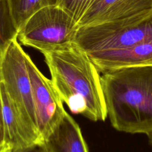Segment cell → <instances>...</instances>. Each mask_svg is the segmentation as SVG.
<instances>
[{
    "label": "cell",
    "instance_id": "cell-1",
    "mask_svg": "<svg viewBox=\"0 0 152 152\" xmlns=\"http://www.w3.org/2000/svg\"><path fill=\"white\" fill-rule=\"evenodd\" d=\"M42 53L52 84L69 110L94 122L105 121L101 75L89 55L75 42Z\"/></svg>",
    "mask_w": 152,
    "mask_h": 152
},
{
    "label": "cell",
    "instance_id": "cell-2",
    "mask_svg": "<svg viewBox=\"0 0 152 152\" xmlns=\"http://www.w3.org/2000/svg\"><path fill=\"white\" fill-rule=\"evenodd\" d=\"M107 115L116 130L152 132V65L126 67L102 72Z\"/></svg>",
    "mask_w": 152,
    "mask_h": 152
},
{
    "label": "cell",
    "instance_id": "cell-3",
    "mask_svg": "<svg viewBox=\"0 0 152 152\" xmlns=\"http://www.w3.org/2000/svg\"><path fill=\"white\" fill-rule=\"evenodd\" d=\"M18 36L0 50V82L35 142L43 141L39 132L27 58Z\"/></svg>",
    "mask_w": 152,
    "mask_h": 152
},
{
    "label": "cell",
    "instance_id": "cell-4",
    "mask_svg": "<svg viewBox=\"0 0 152 152\" xmlns=\"http://www.w3.org/2000/svg\"><path fill=\"white\" fill-rule=\"evenodd\" d=\"M78 23L59 5L43 7L33 14L18 31L21 45L41 53L75 42Z\"/></svg>",
    "mask_w": 152,
    "mask_h": 152
},
{
    "label": "cell",
    "instance_id": "cell-5",
    "mask_svg": "<svg viewBox=\"0 0 152 152\" xmlns=\"http://www.w3.org/2000/svg\"><path fill=\"white\" fill-rule=\"evenodd\" d=\"M75 42L87 54L152 42V15L135 24L111 21L79 27Z\"/></svg>",
    "mask_w": 152,
    "mask_h": 152
},
{
    "label": "cell",
    "instance_id": "cell-6",
    "mask_svg": "<svg viewBox=\"0 0 152 152\" xmlns=\"http://www.w3.org/2000/svg\"><path fill=\"white\" fill-rule=\"evenodd\" d=\"M27 65L39 132L43 141L60 121L65 110L51 80L41 72L30 56Z\"/></svg>",
    "mask_w": 152,
    "mask_h": 152
},
{
    "label": "cell",
    "instance_id": "cell-7",
    "mask_svg": "<svg viewBox=\"0 0 152 152\" xmlns=\"http://www.w3.org/2000/svg\"><path fill=\"white\" fill-rule=\"evenodd\" d=\"M152 15V0H97L78 23L79 27L111 21L137 24Z\"/></svg>",
    "mask_w": 152,
    "mask_h": 152
},
{
    "label": "cell",
    "instance_id": "cell-8",
    "mask_svg": "<svg viewBox=\"0 0 152 152\" xmlns=\"http://www.w3.org/2000/svg\"><path fill=\"white\" fill-rule=\"evenodd\" d=\"M0 152L35 143L16 110L4 84L0 82Z\"/></svg>",
    "mask_w": 152,
    "mask_h": 152
},
{
    "label": "cell",
    "instance_id": "cell-9",
    "mask_svg": "<svg viewBox=\"0 0 152 152\" xmlns=\"http://www.w3.org/2000/svg\"><path fill=\"white\" fill-rule=\"evenodd\" d=\"M94 64L103 72L132 66L152 65V42L132 47L88 54Z\"/></svg>",
    "mask_w": 152,
    "mask_h": 152
},
{
    "label": "cell",
    "instance_id": "cell-10",
    "mask_svg": "<svg viewBox=\"0 0 152 152\" xmlns=\"http://www.w3.org/2000/svg\"><path fill=\"white\" fill-rule=\"evenodd\" d=\"M43 142L48 152H88L80 126L66 111Z\"/></svg>",
    "mask_w": 152,
    "mask_h": 152
},
{
    "label": "cell",
    "instance_id": "cell-11",
    "mask_svg": "<svg viewBox=\"0 0 152 152\" xmlns=\"http://www.w3.org/2000/svg\"><path fill=\"white\" fill-rule=\"evenodd\" d=\"M11 16L18 31L36 11L46 6L58 5L60 0H6Z\"/></svg>",
    "mask_w": 152,
    "mask_h": 152
},
{
    "label": "cell",
    "instance_id": "cell-12",
    "mask_svg": "<svg viewBox=\"0 0 152 152\" xmlns=\"http://www.w3.org/2000/svg\"><path fill=\"white\" fill-rule=\"evenodd\" d=\"M1 45L0 50L4 49L14 37L18 36L16 29L6 0H1Z\"/></svg>",
    "mask_w": 152,
    "mask_h": 152
},
{
    "label": "cell",
    "instance_id": "cell-13",
    "mask_svg": "<svg viewBox=\"0 0 152 152\" xmlns=\"http://www.w3.org/2000/svg\"><path fill=\"white\" fill-rule=\"evenodd\" d=\"M97 0H60L59 5L78 23Z\"/></svg>",
    "mask_w": 152,
    "mask_h": 152
},
{
    "label": "cell",
    "instance_id": "cell-14",
    "mask_svg": "<svg viewBox=\"0 0 152 152\" xmlns=\"http://www.w3.org/2000/svg\"><path fill=\"white\" fill-rule=\"evenodd\" d=\"M9 152H48L43 141L33 143L13 149Z\"/></svg>",
    "mask_w": 152,
    "mask_h": 152
},
{
    "label": "cell",
    "instance_id": "cell-15",
    "mask_svg": "<svg viewBox=\"0 0 152 152\" xmlns=\"http://www.w3.org/2000/svg\"><path fill=\"white\" fill-rule=\"evenodd\" d=\"M147 135V137H148V139L149 143H150V145L152 147V132L148 134Z\"/></svg>",
    "mask_w": 152,
    "mask_h": 152
}]
</instances>
